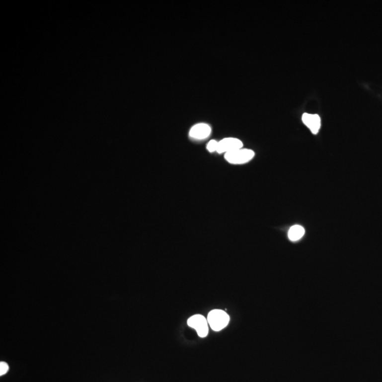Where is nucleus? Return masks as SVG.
Listing matches in <instances>:
<instances>
[{
  "instance_id": "obj_2",
  "label": "nucleus",
  "mask_w": 382,
  "mask_h": 382,
  "mask_svg": "<svg viewBox=\"0 0 382 382\" xmlns=\"http://www.w3.org/2000/svg\"><path fill=\"white\" fill-rule=\"evenodd\" d=\"M254 156L255 153L253 150L241 148L227 153L225 154V158L229 163L232 164H243L251 161Z\"/></svg>"
},
{
  "instance_id": "obj_8",
  "label": "nucleus",
  "mask_w": 382,
  "mask_h": 382,
  "mask_svg": "<svg viewBox=\"0 0 382 382\" xmlns=\"http://www.w3.org/2000/svg\"><path fill=\"white\" fill-rule=\"evenodd\" d=\"M218 142L216 140H210L207 145V149L210 153H215V152L218 151Z\"/></svg>"
},
{
  "instance_id": "obj_3",
  "label": "nucleus",
  "mask_w": 382,
  "mask_h": 382,
  "mask_svg": "<svg viewBox=\"0 0 382 382\" xmlns=\"http://www.w3.org/2000/svg\"><path fill=\"white\" fill-rule=\"evenodd\" d=\"M188 325L191 328L196 330L198 336L201 338H205L208 336L209 332V323L208 319L203 315L196 314L190 317L188 320Z\"/></svg>"
},
{
  "instance_id": "obj_5",
  "label": "nucleus",
  "mask_w": 382,
  "mask_h": 382,
  "mask_svg": "<svg viewBox=\"0 0 382 382\" xmlns=\"http://www.w3.org/2000/svg\"><path fill=\"white\" fill-rule=\"evenodd\" d=\"M302 120L304 124L307 127L313 135H316L318 133L321 128V118L318 114L305 113L303 115Z\"/></svg>"
},
{
  "instance_id": "obj_6",
  "label": "nucleus",
  "mask_w": 382,
  "mask_h": 382,
  "mask_svg": "<svg viewBox=\"0 0 382 382\" xmlns=\"http://www.w3.org/2000/svg\"><path fill=\"white\" fill-rule=\"evenodd\" d=\"M211 128L206 123H198L192 127L189 132L191 138L196 140H204L211 134Z\"/></svg>"
},
{
  "instance_id": "obj_4",
  "label": "nucleus",
  "mask_w": 382,
  "mask_h": 382,
  "mask_svg": "<svg viewBox=\"0 0 382 382\" xmlns=\"http://www.w3.org/2000/svg\"><path fill=\"white\" fill-rule=\"evenodd\" d=\"M243 148V143L241 140L234 138H228L218 142V148L217 153L219 154L231 153Z\"/></svg>"
},
{
  "instance_id": "obj_7",
  "label": "nucleus",
  "mask_w": 382,
  "mask_h": 382,
  "mask_svg": "<svg viewBox=\"0 0 382 382\" xmlns=\"http://www.w3.org/2000/svg\"><path fill=\"white\" fill-rule=\"evenodd\" d=\"M305 233V229L300 225H294L288 231V238L290 241H297L301 239Z\"/></svg>"
},
{
  "instance_id": "obj_9",
  "label": "nucleus",
  "mask_w": 382,
  "mask_h": 382,
  "mask_svg": "<svg viewBox=\"0 0 382 382\" xmlns=\"http://www.w3.org/2000/svg\"><path fill=\"white\" fill-rule=\"evenodd\" d=\"M8 370H9V366H8L7 364L4 362H1L0 363V375L2 376V375H5L7 373Z\"/></svg>"
},
{
  "instance_id": "obj_1",
  "label": "nucleus",
  "mask_w": 382,
  "mask_h": 382,
  "mask_svg": "<svg viewBox=\"0 0 382 382\" xmlns=\"http://www.w3.org/2000/svg\"><path fill=\"white\" fill-rule=\"evenodd\" d=\"M208 323L210 328L215 331H220L224 329L229 323V316L226 311L220 309L212 310L208 313Z\"/></svg>"
}]
</instances>
